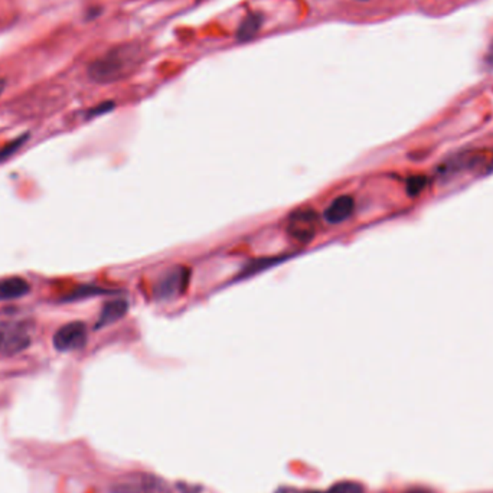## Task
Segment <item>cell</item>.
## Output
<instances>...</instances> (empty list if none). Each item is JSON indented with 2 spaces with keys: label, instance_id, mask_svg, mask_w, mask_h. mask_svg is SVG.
<instances>
[{
  "label": "cell",
  "instance_id": "cell-8",
  "mask_svg": "<svg viewBox=\"0 0 493 493\" xmlns=\"http://www.w3.org/2000/svg\"><path fill=\"white\" fill-rule=\"evenodd\" d=\"M31 285L22 277H6L0 280V300H15L26 296Z\"/></svg>",
  "mask_w": 493,
  "mask_h": 493
},
{
  "label": "cell",
  "instance_id": "cell-12",
  "mask_svg": "<svg viewBox=\"0 0 493 493\" xmlns=\"http://www.w3.org/2000/svg\"><path fill=\"white\" fill-rule=\"evenodd\" d=\"M326 493H364V489L355 482H339L329 487Z\"/></svg>",
  "mask_w": 493,
  "mask_h": 493
},
{
  "label": "cell",
  "instance_id": "cell-11",
  "mask_svg": "<svg viewBox=\"0 0 493 493\" xmlns=\"http://www.w3.org/2000/svg\"><path fill=\"white\" fill-rule=\"evenodd\" d=\"M26 140H28V134L21 136V137L12 140L11 143L5 145L2 149H0V162H4V161H6V159H9L11 156H14V155L25 145Z\"/></svg>",
  "mask_w": 493,
  "mask_h": 493
},
{
  "label": "cell",
  "instance_id": "cell-10",
  "mask_svg": "<svg viewBox=\"0 0 493 493\" xmlns=\"http://www.w3.org/2000/svg\"><path fill=\"white\" fill-rule=\"evenodd\" d=\"M261 26V16L257 14H251L248 15L243 24L238 28V39L240 41H250L251 38H254L257 35V32L260 31Z\"/></svg>",
  "mask_w": 493,
  "mask_h": 493
},
{
  "label": "cell",
  "instance_id": "cell-7",
  "mask_svg": "<svg viewBox=\"0 0 493 493\" xmlns=\"http://www.w3.org/2000/svg\"><path fill=\"white\" fill-rule=\"evenodd\" d=\"M355 209V200L349 195H340L330 202L325 210V218L329 224H342L350 218Z\"/></svg>",
  "mask_w": 493,
  "mask_h": 493
},
{
  "label": "cell",
  "instance_id": "cell-5",
  "mask_svg": "<svg viewBox=\"0 0 493 493\" xmlns=\"http://www.w3.org/2000/svg\"><path fill=\"white\" fill-rule=\"evenodd\" d=\"M31 345L29 330L22 322H0V352L16 355Z\"/></svg>",
  "mask_w": 493,
  "mask_h": 493
},
{
  "label": "cell",
  "instance_id": "cell-9",
  "mask_svg": "<svg viewBox=\"0 0 493 493\" xmlns=\"http://www.w3.org/2000/svg\"><path fill=\"white\" fill-rule=\"evenodd\" d=\"M127 312V303L124 300H113L106 303V306L101 310L100 319L97 322V327L108 326L117 320H120Z\"/></svg>",
  "mask_w": 493,
  "mask_h": 493
},
{
  "label": "cell",
  "instance_id": "cell-4",
  "mask_svg": "<svg viewBox=\"0 0 493 493\" xmlns=\"http://www.w3.org/2000/svg\"><path fill=\"white\" fill-rule=\"evenodd\" d=\"M286 230L290 238L300 244H308L315 240L319 231V217L309 206L299 208L290 214Z\"/></svg>",
  "mask_w": 493,
  "mask_h": 493
},
{
  "label": "cell",
  "instance_id": "cell-6",
  "mask_svg": "<svg viewBox=\"0 0 493 493\" xmlns=\"http://www.w3.org/2000/svg\"><path fill=\"white\" fill-rule=\"evenodd\" d=\"M87 343V326L83 322H69L54 335V346L59 352H73Z\"/></svg>",
  "mask_w": 493,
  "mask_h": 493
},
{
  "label": "cell",
  "instance_id": "cell-3",
  "mask_svg": "<svg viewBox=\"0 0 493 493\" xmlns=\"http://www.w3.org/2000/svg\"><path fill=\"white\" fill-rule=\"evenodd\" d=\"M113 493H171L169 484L151 473H130L113 484Z\"/></svg>",
  "mask_w": 493,
  "mask_h": 493
},
{
  "label": "cell",
  "instance_id": "cell-1",
  "mask_svg": "<svg viewBox=\"0 0 493 493\" xmlns=\"http://www.w3.org/2000/svg\"><path fill=\"white\" fill-rule=\"evenodd\" d=\"M143 58L138 45H120L91 62L88 77L98 84H111L124 80L138 66Z\"/></svg>",
  "mask_w": 493,
  "mask_h": 493
},
{
  "label": "cell",
  "instance_id": "cell-14",
  "mask_svg": "<svg viewBox=\"0 0 493 493\" xmlns=\"http://www.w3.org/2000/svg\"><path fill=\"white\" fill-rule=\"evenodd\" d=\"M275 493H308V492H300V490H296L292 487H281Z\"/></svg>",
  "mask_w": 493,
  "mask_h": 493
},
{
  "label": "cell",
  "instance_id": "cell-13",
  "mask_svg": "<svg viewBox=\"0 0 493 493\" xmlns=\"http://www.w3.org/2000/svg\"><path fill=\"white\" fill-rule=\"evenodd\" d=\"M486 62L493 66V41L490 42V46L487 49V54H486Z\"/></svg>",
  "mask_w": 493,
  "mask_h": 493
},
{
  "label": "cell",
  "instance_id": "cell-15",
  "mask_svg": "<svg viewBox=\"0 0 493 493\" xmlns=\"http://www.w3.org/2000/svg\"><path fill=\"white\" fill-rule=\"evenodd\" d=\"M4 90H5V81H0V94L4 93Z\"/></svg>",
  "mask_w": 493,
  "mask_h": 493
},
{
  "label": "cell",
  "instance_id": "cell-2",
  "mask_svg": "<svg viewBox=\"0 0 493 493\" xmlns=\"http://www.w3.org/2000/svg\"><path fill=\"white\" fill-rule=\"evenodd\" d=\"M189 280L190 270L185 265H175L166 270L155 286V298L168 302L183 296L189 288Z\"/></svg>",
  "mask_w": 493,
  "mask_h": 493
},
{
  "label": "cell",
  "instance_id": "cell-16",
  "mask_svg": "<svg viewBox=\"0 0 493 493\" xmlns=\"http://www.w3.org/2000/svg\"><path fill=\"white\" fill-rule=\"evenodd\" d=\"M410 493H422V492H410Z\"/></svg>",
  "mask_w": 493,
  "mask_h": 493
}]
</instances>
